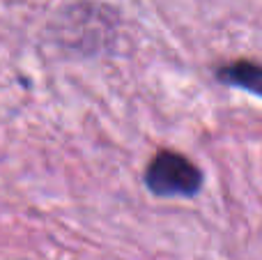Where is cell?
Returning a JSON list of instances; mask_svg holds the SVG:
<instances>
[{
  "label": "cell",
  "mask_w": 262,
  "mask_h": 260,
  "mask_svg": "<svg viewBox=\"0 0 262 260\" xmlns=\"http://www.w3.org/2000/svg\"><path fill=\"white\" fill-rule=\"evenodd\" d=\"M143 182L157 198H193L203 191L205 175L184 155L163 147L145 166Z\"/></svg>",
  "instance_id": "1"
},
{
  "label": "cell",
  "mask_w": 262,
  "mask_h": 260,
  "mask_svg": "<svg viewBox=\"0 0 262 260\" xmlns=\"http://www.w3.org/2000/svg\"><path fill=\"white\" fill-rule=\"evenodd\" d=\"M216 81L223 85L246 90L251 95L262 99V64L251 62V60H237V62L223 64L216 69Z\"/></svg>",
  "instance_id": "2"
}]
</instances>
